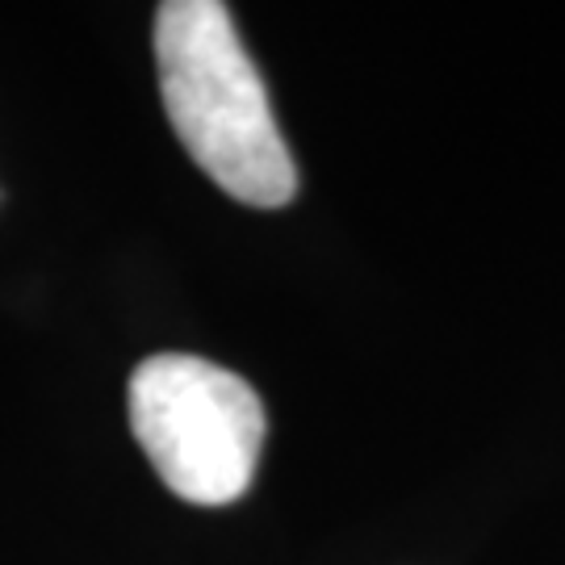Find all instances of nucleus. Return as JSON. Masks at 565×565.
Wrapping results in <instances>:
<instances>
[{"instance_id": "f03ea898", "label": "nucleus", "mask_w": 565, "mask_h": 565, "mask_svg": "<svg viewBox=\"0 0 565 565\" xmlns=\"http://www.w3.org/2000/svg\"><path fill=\"white\" fill-rule=\"evenodd\" d=\"M130 427L177 499L226 507L252 486L268 419L239 373L189 352H160L130 377Z\"/></svg>"}, {"instance_id": "f257e3e1", "label": "nucleus", "mask_w": 565, "mask_h": 565, "mask_svg": "<svg viewBox=\"0 0 565 565\" xmlns=\"http://www.w3.org/2000/svg\"><path fill=\"white\" fill-rule=\"evenodd\" d=\"M156 67L168 121L210 181L256 210L294 202L298 168L223 0H163Z\"/></svg>"}]
</instances>
